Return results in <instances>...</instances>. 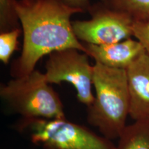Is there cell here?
Wrapping results in <instances>:
<instances>
[{
    "mask_svg": "<svg viewBox=\"0 0 149 149\" xmlns=\"http://www.w3.org/2000/svg\"><path fill=\"white\" fill-rule=\"evenodd\" d=\"M16 9L24 39L21 55L11 66L13 78L32 72L40 59L53 52L72 48L87 53L70 20L72 15L83 10L64 0H17Z\"/></svg>",
    "mask_w": 149,
    "mask_h": 149,
    "instance_id": "obj_1",
    "label": "cell"
},
{
    "mask_svg": "<svg viewBox=\"0 0 149 149\" xmlns=\"http://www.w3.org/2000/svg\"><path fill=\"white\" fill-rule=\"evenodd\" d=\"M95 99L87 107V121L102 135L113 140L119 139L129 116L130 97L125 69L93 65Z\"/></svg>",
    "mask_w": 149,
    "mask_h": 149,
    "instance_id": "obj_2",
    "label": "cell"
},
{
    "mask_svg": "<svg viewBox=\"0 0 149 149\" xmlns=\"http://www.w3.org/2000/svg\"><path fill=\"white\" fill-rule=\"evenodd\" d=\"M0 96L11 111L24 120L66 117L58 93L38 70L1 84Z\"/></svg>",
    "mask_w": 149,
    "mask_h": 149,
    "instance_id": "obj_3",
    "label": "cell"
},
{
    "mask_svg": "<svg viewBox=\"0 0 149 149\" xmlns=\"http://www.w3.org/2000/svg\"><path fill=\"white\" fill-rule=\"evenodd\" d=\"M17 128L43 149H116L111 140L66 118L22 119Z\"/></svg>",
    "mask_w": 149,
    "mask_h": 149,
    "instance_id": "obj_4",
    "label": "cell"
},
{
    "mask_svg": "<svg viewBox=\"0 0 149 149\" xmlns=\"http://www.w3.org/2000/svg\"><path fill=\"white\" fill-rule=\"evenodd\" d=\"M44 72L48 83L70 84L75 88L78 101L88 107L94 101V67L86 53L76 49L66 48L48 55Z\"/></svg>",
    "mask_w": 149,
    "mask_h": 149,
    "instance_id": "obj_5",
    "label": "cell"
},
{
    "mask_svg": "<svg viewBox=\"0 0 149 149\" xmlns=\"http://www.w3.org/2000/svg\"><path fill=\"white\" fill-rule=\"evenodd\" d=\"M88 12L90 19L72 21L74 35L83 44L105 45L133 37L134 22L127 15L102 2L91 5Z\"/></svg>",
    "mask_w": 149,
    "mask_h": 149,
    "instance_id": "obj_6",
    "label": "cell"
},
{
    "mask_svg": "<svg viewBox=\"0 0 149 149\" xmlns=\"http://www.w3.org/2000/svg\"><path fill=\"white\" fill-rule=\"evenodd\" d=\"M130 97L129 116L149 120V53L144 52L126 69Z\"/></svg>",
    "mask_w": 149,
    "mask_h": 149,
    "instance_id": "obj_7",
    "label": "cell"
},
{
    "mask_svg": "<svg viewBox=\"0 0 149 149\" xmlns=\"http://www.w3.org/2000/svg\"><path fill=\"white\" fill-rule=\"evenodd\" d=\"M84 44L86 54L95 62L117 69L126 70L137 57L146 52L142 44L131 37L111 44Z\"/></svg>",
    "mask_w": 149,
    "mask_h": 149,
    "instance_id": "obj_8",
    "label": "cell"
},
{
    "mask_svg": "<svg viewBox=\"0 0 149 149\" xmlns=\"http://www.w3.org/2000/svg\"><path fill=\"white\" fill-rule=\"evenodd\" d=\"M116 149H149V120H137L126 126Z\"/></svg>",
    "mask_w": 149,
    "mask_h": 149,
    "instance_id": "obj_9",
    "label": "cell"
},
{
    "mask_svg": "<svg viewBox=\"0 0 149 149\" xmlns=\"http://www.w3.org/2000/svg\"><path fill=\"white\" fill-rule=\"evenodd\" d=\"M110 8L127 15L133 22H149V0H101Z\"/></svg>",
    "mask_w": 149,
    "mask_h": 149,
    "instance_id": "obj_10",
    "label": "cell"
},
{
    "mask_svg": "<svg viewBox=\"0 0 149 149\" xmlns=\"http://www.w3.org/2000/svg\"><path fill=\"white\" fill-rule=\"evenodd\" d=\"M17 2V0H0V33L21 27Z\"/></svg>",
    "mask_w": 149,
    "mask_h": 149,
    "instance_id": "obj_11",
    "label": "cell"
},
{
    "mask_svg": "<svg viewBox=\"0 0 149 149\" xmlns=\"http://www.w3.org/2000/svg\"><path fill=\"white\" fill-rule=\"evenodd\" d=\"M23 33L22 27L0 33V61L8 64L11 56L18 47V38Z\"/></svg>",
    "mask_w": 149,
    "mask_h": 149,
    "instance_id": "obj_12",
    "label": "cell"
},
{
    "mask_svg": "<svg viewBox=\"0 0 149 149\" xmlns=\"http://www.w3.org/2000/svg\"><path fill=\"white\" fill-rule=\"evenodd\" d=\"M133 31V37L142 44L145 51L149 53V22H135Z\"/></svg>",
    "mask_w": 149,
    "mask_h": 149,
    "instance_id": "obj_13",
    "label": "cell"
},
{
    "mask_svg": "<svg viewBox=\"0 0 149 149\" xmlns=\"http://www.w3.org/2000/svg\"><path fill=\"white\" fill-rule=\"evenodd\" d=\"M67 4L74 8H79L84 11H88L91 7L89 0H64Z\"/></svg>",
    "mask_w": 149,
    "mask_h": 149,
    "instance_id": "obj_14",
    "label": "cell"
}]
</instances>
